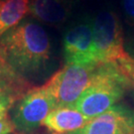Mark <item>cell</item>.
Wrapping results in <instances>:
<instances>
[{
	"mask_svg": "<svg viewBox=\"0 0 134 134\" xmlns=\"http://www.w3.org/2000/svg\"><path fill=\"white\" fill-rule=\"evenodd\" d=\"M77 0H30L29 13L39 22L59 27L72 15Z\"/></svg>",
	"mask_w": 134,
	"mask_h": 134,
	"instance_id": "ba28073f",
	"label": "cell"
},
{
	"mask_svg": "<svg viewBox=\"0 0 134 134\" xmlns=\"http://www.w3.org/2000/svg\"><path fill=\"white\" fill-rule=\"evenodd\" d=\"M131 50H132V52L134 53V39L132 40V45H131ZM134 58V57H133Z\"/></svg>",
	"mask_w": 134,
	"mask_h": 134,
	"instance_id": "2e32d148",
	"label": "cell"
},
{
	"mask_svg": "<svg viewBox=\"0 0 134 134\" xmlns=\"http://www.w3.org/2000/svg\"><path fill=\"white\" fill-rule=\"evenodd\" d=\"M23 79L13 72L0 57V92L8 94L16 100L26 86Z\"/></svg>",
	"mask_w": 134,
	"mask_h": 134,
	"instance_id": "8fae6325",
	"label": "cell"
},
{
	"mask_svg": "<svg viewBox=\"0 0 134 134\" xmlns=\"http://www.w3.org/2000/svg\"><path fill=\"white\" fill-rule=\"evenodd\" d=\"M14 101L15 99L13 97H11L6 93L0 92V118L7 116V111Z\"/></svg>",
	"mask_w": 134,
	"mask_h": 134,
	"instance_id": "5bb4252c",
	"label": "cell"
},
{
	"mask_svg": "<svg viewBox=\"0 0 134 134\" xmlns=\"http://www.w3.org/2000/svg\"><path fill=\"white\" fill-rule=\"evenodd\" d=\"M90 120L74 107H57L45 118L43 125L58 133H71L81 129Z\"/></svg>",
	"mask_w": 134,
	"mask_h": 134,
	"instance_id": "9c48e42d",
	"label": "cell"
},
{
	"mask_svg": "<svg viewBox=\"0 0 134 134\" xmlns=\"http://www.w3.org/2000/svg\"><path fill=\"white\" fill-rule=\"evenodd\" d=\"M66 65H98L93 48V18L81 17L67 28L63 37Z\"/></svg>",
	"mask_w": 134,
	"mask_h": 134,
	"instance_id": "8992f818",
	"label": "cell"
},
{
	"mask_svg": "<svg viewBox=\"0 0 134 134\" xmlns=\"http://www.w3.org/2000/svg\"><path fill=\"white\" fill-rule=\"evenodd\" d=\"M52 56L50 36L35 21L23 20L0 36V57L20 77L45 71Z\"/></svg>",
	"mask_w": 134,
	"mask_h": 134,
	"instance_id": "6da1fadb",
	"label": "cell"
},
{
	"mask_svg": "<svg viewBox=\"0 0 134 134\" xmlns=\"http://www.w3.org/2000/svg\"><path fill=\"white\" fill-rule=\"evenodd\" d=\"M14 128L11 119H9L7 116L0 118V134H10Z\"/></svg>",
	"mask_w": 134,
	"mask_h": 134,
	"instance_id": "9a60e30c",
	"label": "cell"
},
{
	"mask_svg": "<svg viewBox=\"0 0 134 134\" xmlns=\"http://www.w3.org/2000/svg\"><path fill=\"white\" fill-rule=\"evenodd\" d=\"M97 65H65L45 85L57 107H74L90 86Z\"/></svg>",
	"mask_w": 134,
	"mask_h": 134,
	"instance_id": "3957f363",
	"label": "cell"
},
{
	"mask_svg": "<svg viewBox=\"0 0 134 134\" xmlns=\"http://www.w3.org/2000/svg\"><path fill=\"white\" fill-rule=\"evenodd\" d=\"M2 3H3V0H0V10H1V7H2Z\"/></svg>",
	"mask_w": 134,
	"mask_h": 134,
	"instance_id": "e0dca14e",
	"label": "cell"
},
{
	"mask_svg": "<svg viewBox=\"0 0 134 134\" xmlns=\"http://www.w3.org/2000/svg\"><path fill=\"white\" fill-rule=\"evenodd\" d=\"M129 86V80L116 62L98 64L91 85L80 96L74 108L92 119L115 105Z\"/></svg>",
	"mask_w": 134,
	"mask_h": 134,
	"instance_id": "7a4b0ae2",
	"label": "cell"
},
{
	"mask_svg": "<svg viewBox=\"0 0 134 134\" xmlns=\"http://www.w3.org/2000/svg\"><path fill=\"white\" fill-rule=\"evenodd\" d=\"M68 134H134V111L124 104H115L81 129Z\"/></svg>",
	"mask_w": 134,
	"mask_h": 134,
	"instance_id": "52a82bcc",
	"label": "cell"
},
{
	"mask_svg": "<svg viewBox=\"0 0 134 134\" xmlns=\"http://www.w3.org/2000/svg\"><path fill=\"white\" fill-rule=\"evenodd\" d=\"M93 48L97 64L116 62L128 55L122 26L114 11L102 10L93 18Z\"/></svg>",
	"mask_w": 134,
	"mask_h": 134,
	"instance_id": "277c9868",
	"label": "cell"
},
{
	"mask_svg": "<svg viewBox=\"0 0 134 134\" xmlns=\"http://www.w3.org/2000/svg\"><path fill=\"white\" fill-rule=\"evenodd\" d=\"M121 6L126 23L134 27V0H121Z\"/></svg>",
	"mask_w": 134,
	"mask_h": 134,
	"instance_id": "4fadbf2b",
	"label": "cell"
},
{
	"mask_svg": "<svg viewBox=\"0 0 134 134\" xmlns=\"http://www.w3.org/2000/svg\"><path fill=\"white\" fill-rule=\"evenodd\" d=\"M116 63L119 66L120 70L129 80L130 86L134 88V58L127 55L116 61Z\"/></svg>",
	"mask_w": 134,
	"mask_h": 134,
	"instance_id": "7c38bea8",
	"label": "cell"
},
{
	"mask_svg": "<svg viewBox=\"0 0 134 134\" xmlns=\"http://www.w3.org/2000/svg\"><path fill=\"white\" fill-rule=\"evenodd\" d=\"M30 0H3L0 10V36L18 25L29 12Z\"/></svg>",
	"mask_w": 134,
	"mask_h": 134,
	"instance_id": "30bf717a",
	"label": "cell"
},
{
	"mask_svg": "<svg viewBox=\"0 0 134 134\" xmlns=\"http://www.w3.org/2000/svg\"><path fill=\"white\" fill-rule=\"evenodd\" d=\"M55 108V99L46 86L33 88L17 101L11 112V121L16 129L30 133L43 124L45 118Z\"/></svg>",
	"mask_w": 134,
	"mask_h": 134,
	"instance_id": "5b68a950",
	"label": "cell"
}]
</instances>
